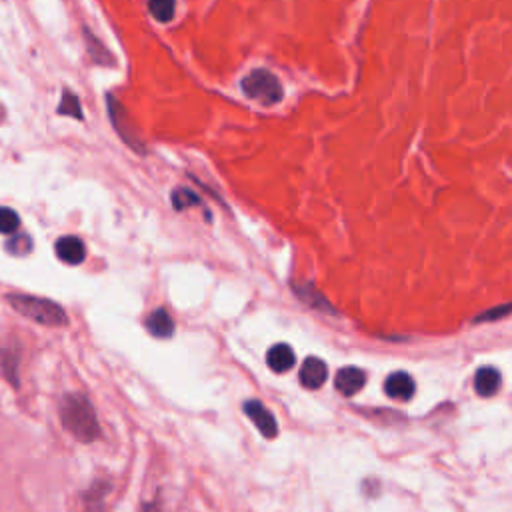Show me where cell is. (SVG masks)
<instances>
[{
	"label": "cell",
	"instance_id": "cell-1",
	"mask_svg": "<svg viewBox=\"0 0 512 512\" xmlns=\"http://www.w3.org/2000/svg\"><path fill=\"white\" fill-rule=\"evenodd\" d=\"M60 420L66 432L80 442H94L100 436L92 402L80 392H68L60 400Z\"/></svg>",
	"mask_w": 512,
	"mask_h": 512
},
{
	"label": "cell",
	"instance_id": "cell-2",
	"mask_svg": "<svg viewBox=\"0 0 512 512\" xmlns=\"http://www.w3.org/2000/svg\"><path fill=\"white\" fill-rule=\"evenodd\" d=\"M6 302L22 316L44 324V326H62L68 322V316L60 304L48 298L32 296V294H6Z\"/></svg>",
	"mask_w": 512,
	"mask_h": 512
},
{
	"label": "cell",
	"instance_id": "cell-3",
	"mask_svg": "<svg viewBox=\"0 0 512 512\" xmlns=\"http://www.w3.org/2000/svg\"><path fill=\"white\" fill-rule=\"evenodd\" d=\"M240 90L244 96L256 100L262 106L278 104L284 94L280 80L266 68H254L248 72L240 82Z\"/></svg>",
	"mask_w": 512,
	"mask_h": 512
},
{
	"label": "cell",
	"instance_id": "cell-4",
	"mask_svg": "<svg viewBox=\"0 0 512 512\" xmlns=\"http://www.w3.org/2000/svg\"><path fill=\"white\" fill-rule=\"evenodd\" d=\"M106 108H108V118L116 130V134L138 154H146V148H144V142L142 138L138 136V130L132 122V118L128 116L126 108L122 106L120 100H116V96L108 94L106 96Z\"/></svg>",
	"mask_w": 512,
	"mask_h": 512
},
{
	"label": "cell",
	"instance_id": "cell-5",
	"mask_svg": "<svg viewBox=\"0 0 512 512\" xmlns=\"http://www.w3.org/2000/svg\"><path fill=\"white\" fill-rule=\"evenodd\" d=\"M242 410L244 414L254 422V426L258 428V432L264 436V438H276L278 436V424H276V418L274 414L256 398H250L242 404Z\"/></svg>",
	"mask_w": 512,
	"mask_h": 512
},
{
	"label": "cell",
	"instance_id": "cell-6",
	"mask_svg": "<svg viewBox=\"0 0 512 512\" xmlns=\"http://www.w3.org/2000/svg\"><path fill=\"white\" fill-rule=\"evenodd\" d=\"M364 384H366V372L358 366H344L336 372V378H334L336 390L344 396H352L360 392Z\"/></svg>",
	"mask_w": 512,
	"mask_h": 512
},
{
	"label": "cell",
	"instance_id": "cell-7",
	"mask_svg": "<svg viewBox=\"0 0 512 512\" xmlns=\"http://www.w3.org/2000/svg\"><path fill=\"white\" fill-rule=\"evenodd\" d=\"M292 290L310 308H314L318 312H324V314H336L334 306L326 300V296L314 284H310V282H292Z\"/></svg>",
	"mask_w": 512,
	"mask_h": 512
},
{
	"label": "cell",
	"instance_id": "cell-8",
	"mask_svg": "<svg viewBox=\"0 0 512 512\" xmlns=\"http://www.w3.org/2000/svg\"><path fill=\"white\" fill-rule=\"evenodd\" d=\"M298 376H300L302 386L314 390V388H320V386L326 382V378H328V366H326V362H324L322 358H318V356H308V358L302 362Z\"/></svg>",
	"mask_w": 512,
	"mask_h": 512
},
{
	"label": "cell",
	"instance_id": "cell-9",
	"mask_svg": "<svg viewBox=\"0 0 512 512\" xmlns=\"http://www.w3.org/2000/svg\"><path fill=\"white\" fill-rule=\"evenodd\" d=\"M54 252L62 262L72 266L84 262L86 258V246L78 236H60L54 242Z\"/></svg>",
	"mask_w": 512,
	"mask_h": 512
},
{
	"label": "cell",
	"instance_id": "cell-10",
	"mask_svg": "<svg viewBox=\"0 0 512 512\" xmlns=\"http://www.w3.org/2000/svg\"><path fill=\"white\" fill-rule=\"evenodd\" d=\"M384 392L394 400H410L416 392V384L408 372L398 370L386 378Z\"/></svg>",
	"mask_w": 512,
	"mask_h": 512
},
{
	"label": "cell",
	"instance_id": "cell-11",
	"mask_svg": "<svg viewBox=\"0 0 512 512\" xmlns=\"http://www.w3.org/2000/svg\"><path fill=\"white\" fill-rule=\"evenodd\" d=\"M296 362V356H294V350L286 344V342H278L274 346L268 348L266 352V364L270 370L282 374V372H288Z\"/></svg>",
	"mask_w": 512,
	"mask_h": 512
},
{
	"label": "cell",
	"instance_id": "cell-12",
	"mask_svg": "<svg viewBox=\"0 0 512 512\" xmlns=\"http://www.w3.org/2000/svg\"><path fill=\"white\" fill-rule=\"evenodd\" d=\"M146 330L154 338H168L174 332V320L166 308H156L146 318Z\"/></svg>",
	"mask_w": 512,
	"mask_h": 512
},
{
	"label": "cell",
	"instance_id": "cell-13",
	"mask_svg": "<svg viewBox=\"0 0 512 512\" xmlns=\"http://www.w3.org/2000/svg\"><path fill=\"white\" fill-rule=\"evenodd\" d=\"M500 384H502V376L494 366H482V368L476 370V376H474L476 394L492 396V394L498 392Z\"/></svg>",
	"mask_w": 512,
	"mask_h": 512
},
{
	"label": "cell",
	"instance_id": "cell-14",
	"mask_svg": "<svg viewBox=\"0 0 512 512\" xmlns=\"http://www.w3.org/2000/svg\"><path fill=\"white\" fill-rule=\"evenodd\" d=\"M82 36H84V42H86L88 56H90L96 64H100V66H114V64H116V58L108 52V48H106L88 28L82 30Z\"/></svg>",
	"mask_w": 512,
	"mask_h": 512
},
{
	"label": "cell",
	"instance_id": "cell-15",
	"mask_svg": "<svg viewBox=\"0 0 512 512\" xmlns=\"http://www.w3.org/2000/svg\"><path fill=\"white\" fill-rule=\"evenodd\" d=\"M18 360H20V350L14 344H6L0 348V366L6 376L14 386H18Z\"/></svg>",
	"mask_w": 512,
	"mask_h": 512
},
{
	"label": "cell",
	"instance_id": "cell-16",
	"mask_svg": "<svg viewBox=\"0 0 512 512\" xmlns=\"http://www.w3.org/2000/svg\"><path fill=\"white\" fill-rule=\"evenodd\" d=\"M170 200H172V206H174L176 210H186V208H190V206H202V198H200L194 190L184 188V186L174 188Z\"/></svg>",
	"mask_w": 512,
	"mask_h": 512
},
{
	"label": "cell",
	"instance_id": "cell-17",
	"mask_svg": "<svg viewBox=\"0 0 512 512\" xmlns=\"http://www.w3.org/2000/svg\"><path fill=\"white\" fill-rule=\"evenodd\" d=\"M148 12L158 22H170L176 14V0H148Z\"/></svg>",
	"mask_w": 512,
	"mask_h": 512
},
{
	"label": "cell",
	"instance_id": "cell-18",
	"mask_svg": "<svg viewBox=\"0 0 512 512\" xmlns=\"http://www.w3.org/2000/svg\"><path fill=\"white\" fill-rule=\"evenodd\" d=\"M6 250L12 256H26L32 250V238L26 232H14L6 240Z\"/></svg>",
	"mask_w": 512,
	"mask_h": 512
},
{
	"label": "cell",
	"instance_id": "cell-19",
	"mask_svg": "<svg viewBox=\"0 0 512 512\" xmlns=\"http://www.w3.org/2000/svg\"><path fill=\"white\" fill-rule=\"evenodd\" d=\"M56 112L62 114V116H74V118H78V120L84 118L80 100H78V96H76L74 92H70V90H64V92H62V100H60Z\"/></svg>",
	"mask_w": 512,
	"mask_h": 512
},
{
	"label": "cell",
	"instance_id": "cell-20",
	"mask_svg": "<svg viewBox=\"0 0 512 512\" xmlns=\"http://www.w3.org/2000/svg\"><path fill=\"white\" fill-rule=\"evenodd\" d=\"M20 226V216L8 206H0V234H14Z\"/></svg>",
	"mask_w": 512,
	"mask_h": 512
},
{
	"label": "cell",
	"instance_id": "cell-21",
	"mask_svg": "<svg viewBox=\"0 0 512 512\" xmlns=\"http://www.w3.org/2000/svg\"><path fill=\"white\" fill-rule=\"evenodd\" d=\"M508 314H512V302L484 310L482 314H478V316L474 318V322H494V320H500V318H504V316H508Z\"/></svg>",
	"mask_w": 512,
	"mask_h": 512
},
{
	"label": "cell",
	"instance_id": "cell-22",
	"mask_svg": "<svg viewBox=\"0 0 512 512\" xmlns=\"http://www.w3.org/2000/svg\"><path fill=\"white\" fill-rule=\"evenodd\" d=\"M364 416L368 418H374L378 422H384V424H390L392 422H398V420H404V416L400 412H394V410H382V408H376V410H360Z\"/></svg>",
	"mask_w": 512,
	"mask_h": 512
},
{
	"label": "cell",
	"instance_id": "cell-23",
	"mask_svg": "<svg viewBox=\"0 0 512 512\" xmlns=\"http://www.w3.org/2000/svg\"><path fill=\"white\" fill-rule=\"evenodd\" d=\"M108 490H110V484H108V482H104V480L94 482V484L88 488V494H86L88 504H100V502L104 500V496H106Z\"/></svg>",
	"mask_w": 512,
	"mask_h": 512
},
{
	"label": "cell",
	"instance_id": "cell-24",
	"mask_svg": "<svg viewBox=\"0 0 512 512\" xmlns=\"http://www.w3.org/2000/svg\"><path fill=\"white\" fill-rule=\"evenodd\" d=\"M144 512H158V508H156V506H154V504H148V506H146V510H144Z\"/></svg>",
	"mask_w": 512,
	"mask_h": 512
},
{
	"label": "cell",
	"instance_id": "cell-25",
	"mask_svg": "<svg viewBox=\"0 0 512 512\" xmlns=\"http://www.w3.org/2000/svg\"><path fill=\"white\" fill-rule=\"evenodd\" d=\"M4 116H6V114H4V108L0 106V122H4Z\"/></svg>",
	"mask_w": 512,
	"mask_h": 512
}]
</instances>
